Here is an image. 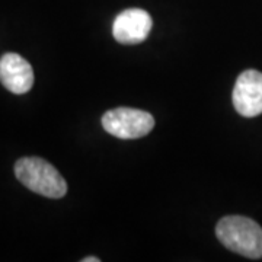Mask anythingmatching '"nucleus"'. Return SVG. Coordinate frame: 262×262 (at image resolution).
<instances>
[{"instance_id": "20e7f679", "label": "nucleus", "mask_w": 262, "mask_h": 262, "mask_svg": "<svg viewBox=\"0 0 262 262\" xmlns=\"http://www.w3.org/2000/svg\"><path fill=\"white\" fill-rule=\"evenodd\" d=\"M234 110L242 117H258L262 114V73L245 70L237 77L233 89Z\"/></svg>"}, {"instance_id": "423d86ee", "label": "nucleus", "mask_w": 262, "mask_h": 262, "mask_svg": "<svg viewBox=\"0 0 262 262\" xmlns=\"http://www.w3.org/2000/svg\"><path fill=\"white\" fill-rule=\"evenodd\" d=\"M0 82L12 94H27L34 84L32 66L16 53H6L0 58Z\"/></svg>"}, {"instance_id": "7ed1b4c3", "label": "nucleus", "mask_w": 262, "mask_h": 262, "mask_svg": "<svg viewBox=\"0 0 262 262\" xmlns=\"http://www.w3.org/2000/svg\"><path fill=\"white\" fill-rule=\"evenodd\" d=\"M103 130L122 140H134L147 136L155 127L153 115L134 108H115L102 117Z\"/></svg>"}, {"instance_id": "0eeeda50", "label": "nucleus", "mask_w": 262, "mask_h": 262, "mask_svg": "<svg viewBox=\"0 0 262 262\" xmlns=\"http://www.w3.org/2000/svg\"><path fill=\"white\" fill-rule=\"evenodd\" d=\"M82 262H99V258H96V256H91V258H83Z\"/></svg>"}, {"instance_id": "f03ea898", "label": "nucleus", "mask_w": 262, "mask_h": 262, "mask_svg": "<svg viewBox=\"0 0 262 262\" xmlns=\"http://www.w3.org/2000/svg\"><path fill=\"white\" fill-rule=\"evenodd\" d=\"M15 175L24 187L47 198H63L67 192L64 178L50 162L41 158L19 159L15 163Z\"/></svg>"}, {"instance_id": "f257e3e1", "label": "nucleus", "mask_w": 262, "mask_h": 262, "mask_svg": "<svg viewBox=\"0 0 262 262\" xmlns=\"http://www.w3.org/2000/svg\"><path fill=\"white\" fill-rule=\"evenodd\" d=\"M219 241L230 249L251 259L262 258V227L242 215L223 217L215 226Z\"/></svg>"}, {"instance_id": "39448f33", "label": "nucleus", "mask_w": 262, "mask_h": 262, "mask_svg": "<svg viewBox=\"0 0 262 262\" xmlns=\"http://www.w3.org/2000/svg\"><path fill=\"white\" fill-rule=\"evenodd\" d=\"M153 19L143 9H127L121 12L113 25L114 38L122 46H136L149 37Z\"/></svg>"}]
</instances>
